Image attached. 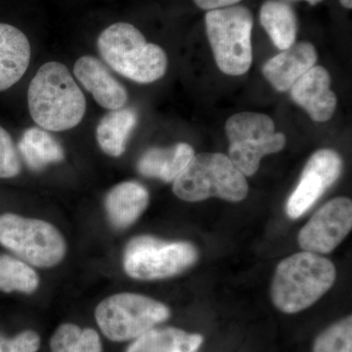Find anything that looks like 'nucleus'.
<instances>
[{"instance_id":"nucleus-1","label":"nucleus","mask_w":352,"mask_h":352,"mask_svg":"<svg viewBox=\"0 0 352 352\" xmlns=\"http://www.w3.org/2000/svg\"><path fill=\"white\" fill-rule=\"evenodd\" d=\"M32 119L44 131H65L82 122L87 99L71 72L60 62L43 65L28 89Z\"/></svg>"},{"instance_id":"nucleus-2","label":"nucleus","mask_w":352,"mask_h":352,"mask_svg":"<svg viewBox=\"0 0 352 352\" xmlns=\"http://www.w3.org/2000/svg\"><path fill=\"white\" fill-rule=\"evenodd\" d=\"M97 50L110 68L135 82H156L168 69L163 48L147 43L142 32L129 23L109 25L97 38Z\"/></svg>"},{"instance_id":"nucleus-3","label":"nucleus","mask_w":352,"mask_h":352,"mask_svg":"<svg viewBox=\"0 0 352 352\" xmlns=\"http://www.w3.org/2000/svg\"><path fill=\"white\" fill-rule=\"evenodd\" d=\"M335 280L336 268L329 259L314 252H298L277 266L271 296L282 312L298 314L325 295Z\"/></svg>"},{"instance_id":"nucleus-4","label":"nucleus","mask_w":352,"mask_h":352,"mask_svg":"<svg viewBox=\"0 0 352 352\" xmlns=\"http://www.w3.org/2000/svg\"><path fill=\"white\" fill-rule=\"evenodd\" d=\"M173 193L186 201L208 198L229 201L244 200L249 191L245 176L220 153H201L192 157L188 166L173 182Z\"/></svg>"},{"instance_id":"nucleus-5","label":"nucleus","mask_w":352,"mask_h":352,"mask_svg":"<svg viewBox=\"0 0 352 352\" xmlns=\"http://www.w3.org/2000/svg\"><path fill=\"white\" fill-rule=\"evenodd\" d=\"M206 32L215 63L222 73L242 76L252 63L254 18L249 9L233 6L208 11Z\"/></svg>"},{"instance_id":"nucleus-6","label":"nucleus","mask_w":352,"mask_h":352,"mask_svg":"<svg viewBox=\"0 0 352 352\" xmlns=\"http://www.w3.org/2000/svg\"><path fill=\"white\" fill-rule=\"evenodd\" d=\"M0 245L38 268L55 267L67 254L66 240L56 226L12 212L0 214Z\"/></svg>"},{"instance_id":"nucleus-7","label":"nucleus","mask_w":352,"mask_h":352,"mask_svg":"<svg viewBox=\"0 0 352 352\" xmlns=\"http://www.w3.org/2000/svg\"><path fill=\"white\" fill-rule=\"evenodd\" d=\"M94 315L103 335L120 342L138 339L168 320L170 311L166 305L149 296L119 293L99 302Z\"/></svg>"},{"instance_id":"nucleus-8","label":"nucleus","mask_w":352,"mask_h":352,"mask_svg":"<svg viewBox=\"0 0 352 352\" xmlns=\"http://www.w3.org/2000/svg\"><path fill=\"white\" fill-rule=\"evenodd\" d=\"M197 258V250L189 243L166 242L143 235L129 241L122 265L129 277L150 281L179 274L195 263Z\"/></svg>"},{"instance_id":"nucleus-9","label":"nucleus","mask_w":352,"mask_h":352,"mask_svg":"<svg viewBox=\"0 0 352 352\" xmlns=\"http://www.w3.org/2000/svg\"><path fill=\"white\" fill-rule=\"evenodd\" d=\"M351 227V200L339 197L329 201L315 212L300 230L298 243L305 251L328 254L349 235Z\"/></svg>"},{"instance_id":"nucleus-10","label":"nucleus","mask_w":352,"mask_h":352,"mask_svg":"<svg viewBox=\"0 0 352 352\" xmlns=\"http://www.w3.org/2000/svg\"><path fill=\"white\" fill-rule=\"evenodd\" d=\"M342 170V162L338 153L330 149L315 152L305 164L298 186L287 201V214L296 219L307 212L339 179Z\"/></svg>"},{"instance_id":"nucleus-11","label":"nucleus","mask_w":352,"mask_h":352,"mask_svg":"<svg viewBox=\"0 0 352 352\" xmlns=\"http://www.w3.org/2000/svg\"><path fill=\"white\" fill-rule=\"evenodd\" d=\"M330 74L321 66H314L291 87V97L307 111L312 120L325 122L333 117L338 99L331 90Z\"/></svg>"},{"instance_id":"nucleus-12","label":"nucleus","mask_w":352,"mask_h":352,"mask_svg":"<svg viewBox=\"0 0 352 352\" xmlns=\"http://www.w3.org/2000/svg\"><path fill=\"white\" fill-rule=\"evenodd\" d=\"M74 75L102 108L113 111L126 106L129 100L126 87L97 58L80 57L74 66Z\"/></svg>"},{"instance_id":"nucleus-13","label":"nucleus","mask_w":352,"mask_h":352,"mask_svg":"<svg viewBox=\"0 0 352 352\" xmlns=\"http://www.w3.org/2000/svg\"><path fill=\"white\" fill-rule=\"evenodd\" d=\"M317 60L318 55L314 44L302 41L268 60L264 64L263 74L275 89L286 92L314 68Z\"/></svg>"},{"instance_id":"nucleus-14","label":"nucleus","mask_w":352,"mask_h":352,"mask_svg":"<svg viewBox=\"0 0 352 352\" xmlns=\"http://www.w3.org/2000/svg\"><path fill=\"white\" fill-rule=\"evenodd\" d=\"M31 56V43L24 32L0 23V92L19 82L29 68Z\"/></svg>"},{"instance_id":"nucleus-15","label":"nucleus","mask_w":352,"mask_h":352,"mask_svg":"<svg viewBox=\"0 0 352 352\" xmlns=\"http://www.w3.org/2000/svg\"><path fill=\"white\" fill-rule=\"evenodd\" d=\"M149 201V192L145 186L136 182H124L108 192L104 206L110 223L122 230L142 215Z\"/></svg>"},{"instance_id":"nucleus-16","label":"nucleus","mask_w":352,"mask_h":352,"mask_svg":"<svg viewBox=\"0 0 352 352\" xmlns=\"http://www.w3.org/2000/svg\"><path fill=\"white\" fill-rule=\"evenodd\" d=\"M195 156L193 147L187 143L166 148H151L139 159L138 168L146 177L173 182Z\"/></svg>"},{"instance_id":"nucleus-17","label":"nucleus","mask_w":352,"mask_h":352,"mask_svg":"<svg viewBox=\"0 0 352 352\" xmlns=\"http://www.w3.org/2000/svg\"><path fill=\"white\" fill-rule=\"evenodd\" d=\"M138 116L132 108L110 111L96 127V140L109 157H119L126 152L127 141L138 124Z\"/></svg>"},{"instance_id":"nucleus-18","label":"nucleus","mask_w":352,"mask_h":352,"mask_svg":"<svg viewBox=\"0 0 352 352\" xmlns=\"http://www.w3.org/2000/svg\"><path fill=\"white\" fill-rule=\"evenodd\" d=\"M203 344L199 333L177 328H153L135 339L126 352H196Z\"/></svg>"},{"instance_id":"nucleus-19","label":"nucleus","mask_w":352,"mask_h":352,"mask_svg":"<svg viewBox=\"0 0 352 352\" xmlns=\"http://www.w3.org/2000/svg\"><path fill=\"white\" fill-rule=\"evenodd\" d=\"M18 152L32 170L41 171L52 164L61 163L65 157L63 148L56 139L39 127L24 131Z\"/></svg>"},{"instance_id":"nucleus-20","label":"nucleus","mask_w":352,"mask_h":352,"mask_svg":"<svg viewBox=\"0 0 352 352\" xmlns=\"http://www.w3.org/2000/svg\"><path fill=\"white\" fill-rule=\"evenodd\" d=\"M259 18L261 25L278 50H288L296 43V15L288 4L267 0L261 6Z\"/></svg>"},{"instance_id":"nucleus-21","label":"nucleus","mask_w":352,"mask_h":352,"mask_svg":"<svg viewBox=\"0 0 352 352\" xmlns=\"http://www.w3.org/2000/svg\"><path fill=\"white\" fill-rule=\"evenodd\" d=\"M286 145V136L281 132L267 141H241L230 143L229 159L245 176H252L258 171L261 159L265 155L281 151Z\"/></svg>"},{"instance_id":"nucleus-22","label":"nucleus","mask_w":352,"mask_h":352,"mask_svg":"<svg viewBox=\"0 0 352 352\" xmlns=\"http://www.w3.org/2000/svg\"><path fill=\"white\" fill-rule=\"evenodd\" d=\"M41 279L32 266L9 254H0V292L32 295L38 291Z\"/></svg>"},{"instance_id":"nucleus-23","label":"nucleus","mask_w":352,"mask_h":352,"mask_svg":"<svg viewBox=\"0 0 352 352\" xmlns=\"http://www.w3.org/2000/svg\"><path fill=\"white\" fill-rule=\"evenodd\" d=\"M229 143L241 141H267L274 138L275 124L261 113L243 112L229 118L226 124Z\"/></svg>"},{"instance_id":"nucleus-24","label":"nucleus","mask_w":352,"mask_h":352,"mask_svg":"<svg viewBox=\"0 0 352 352\" xmlns=\"http://www.w3.org/2000/svg\"><path fill=\"white\" fill-rule=\"evenodd\" d=\"M51 352H103L99 333L91 328H80L64 323L56 329L50 340Z\"/></svg>"},{"instance_id":"nucleus-25","label":"nucleus","mask_w":352,"mask_h":352,"mask_svg":"<svg viewBox=\"0 0 352 352\" xmlns=\"http://www.w3.org/2000/svg\"><path fill=\"white\" fill-rule=\"evenodd\" d=\"M314 352H352L351 316L320 333L315 340Z\"/></svg>"},{"instance_id":"nucleus-26","label":"nucleus","mask_w":352,"mask_h":352,"mask_svg":"<svg viewBox=\"0 0 352 352\" xmlns=\"http://www.w3.org/2000/svg\"><path fill=\"white\" fill-rule=\"evenodd\" d=\"M21 170L22 163L17 146L9 132L0 126V178L16 177Z\"/></svg>"},{"instance_id":"nucleus-27","label":"nucleus","mask_w":352,"mask_h":352,"mask_svg":"<svg viewBox=\"0 0 352 352\" xmlns=\"http://www.w3.org/2000/svg\"><path fill=\"white\" fill-rule=\"evenodd\" d=\"M41 337L32 330H25L4 342L2 352H38Z\"/></svg>"},{"instance_id":"nucleus-28","label":"nucleus","mask_w":352,"mask_h":352,"mask_svg":"<svg viewBox=\"0 0 352 352\" xmlns=\"http://www.w3.org/2000/svg\"><path fill=\"white\" fill-rule=\"evenodd\" d=\"M240 1L242 0H194L197 6L207 11L236 6Z\"/></svg>"},{"instance_id":"nucleus-29","label":"nucleus","mask_w":352,"mask_h":352,"mask_svg":"<svg viewBox=\"0 0 352 352\" xmlns=\"http://www.w3.org/2000/svg\"><path fill=\"white\" fill-rule=\"evenodd\" d=\"M340 4L346 9L352 8V0H340Z\"/></svg>"},{"instance_id":"nucleus-30","label":"nucleus","mask_w":352,"mask_h":352,"mask_svg":"<svg viewBox=\"0 0 352 352\" xmlns=\"http://www.w3.org/2000/svg\"><path fill=\"white\" fill-rule=\"evenodd\" d=\"M6 337L4 335H2L0 333V352H2V349H3L4 342H6Z\"/></svg>"},{"instance_id":"nucleus-31","label":"nucleus","mask_w":352,"mask_h":352,"mask_svg":"<svg viewBox=\"0 0 352 352\" xmlns=\"http://www.w3.org/2000/svg\"><path fill=\"white\" fill-rule=\"evenodd\" d=\"M308 3L311 4V6H315V4L319 3L322 0H305Z\"/></svg>"}]
</instances>
